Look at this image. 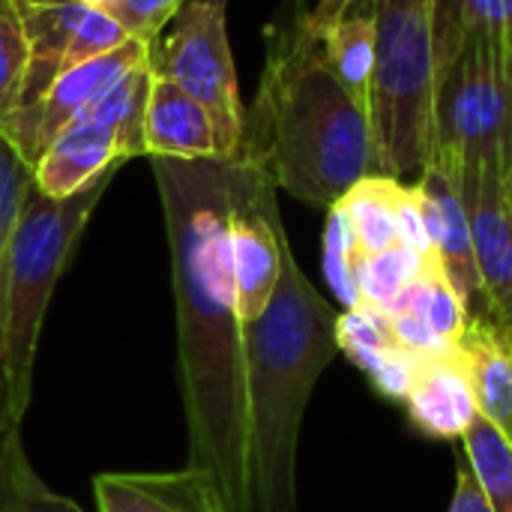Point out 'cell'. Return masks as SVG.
<instances>
[{
	"label": "cell",
	"instance_id": "6da1fadb",
	"mask_svg": "<svg viewBox=\"0 0 512 512\" xmlns=\"http://www.w3.org/2000/svg\"><path fill=\"white\" fill-rule=\"evenodd\" d=\"M177 303V378L189 468L225 512H252L246 348L231 276V159H153Z\"/></svg>",
	"mask_w": 512,
	"mask_h": 512
},
{
	"label": "cell",
	"instance_id": "7a4b0ae2",
	"mask_svg": "<svg viewBox=\"0 0 512 512\" xmlns=\"http://www.w3.org/2000/svg\"><path fill=\"white\" fill-rule=\"evenodd\" d=\"M234 156L324 210L384 174L372 114L324 66L303 0H282L267 27L264 72Z\"/></svg>",
	"mask_w": 512,
	"mask_h": 512
},
{
	"label": "cell",
	"instance_id": "3957f363",
	"mask_svg": "<svg viewBox=\"0 0 512 512\" xmlns=\"http://www.w3.org/2000/svg\"><path fill=\"white\" fill-rule=\"evenodd\" d=\"M336 321L285 243L279 285L261 318L243 327L252 512H297L300 429L318 378L339 354Z\"/></svg>",
	"mask_w": 512,
	"mask_h": 512
},
{
	"label": "cell",
	"instance_id": "277c9868",
	"mask_svg": "<svg viewBox=\"0 0 512 512\" xmlns=\"http://www.w3.org/2000/svg\"><path fill=\"white\" fill-rule=\"evenodd\" d=\"M117 171L120 165L105 171L102 177H96L90 186H84L69 198H48L36 186H30L24 198L21 219L9 249L3 351H0L3 408H6V423L15 432H21L30 408L39 336H42L51 294L66 264L72 261V252Z\"/></svg>",
	"mask_w": 512,
	"mask_h": 512
},
{
	"label": "cell",
	"instance_id": "5b68a950",
	"mask_svg": "<svg viewBox=\"0 0 512 512\" xmlns=\"http://www.w3.org/2000/svg\"><path fill=\"white\" fill-rule=\"evenodd\" d=\"M375 36L372 126L381 171L417 183L435 150V0H375Z\"/></svg>",
	"mask_w": 512,
	"mask_h": 512
},
{
	"label": "cell",
	"instance_id": "8992f818",
	"mask_svg": "<svg viewBox=\"0 0 512 512\" xmlns=\"http://www.w3.org/2000/svg\"><path fill=\"white\" fill-rule=\"evenodd\" d=\"M435 153L459 162L512 159V42L471 39L438 69Z\"/></svg>",
	"mask_w": 512,
	"mask_h": 512
},
{
	"label": "cell",
	"instance_id": "52a82bcc",
	"mask_svg": "<svg viewBox=\"0 0 512 512\" xmlns=\"http://www.w3.org/2000/svg\"><path fill=\"white\" fill-rule=\"evenodd\" d=\"M150 66L204 105L216 132L219 159H231L240 147L246 105L228 45L225 6L186 0L171 18L168 36L150 45Z\"/></svg>",
	"mask_w": 512,
	"mask_h": 512
},
{
	"label": "cell",
	"instance_id": "ba28073f",
	"mask_svg": "<svg viewBox=\"0 0 512 512\" xmlns=\"http://www.w3.org/2000/svg\"><path fill=\"white\" fill-rule=\"evenodd\" d=\"M285 243L288 234L273 180L261 168L231 156V276L243 327L267 309L279 285Z\"/></svg>",
	"mask_w": 512,
	"mask_h": 512
},
{
	"label": "cell",
	"instance_id": "9c48e42d",
	"mask_svg": "<svg viewBox=\"0 0 512 512\" xmlns=\"http://www.w3.org/2000/svg\"><path fill=\"white\" fill-rule=\"evenodd\" d=\"M150 45L153 42L132 36L120 48L63 72L36 105L12 114L0 129L15 144V150L30 165H36L42 159V153L48 150V144L69 123L81 120L129 69H135L138 63H144L150 57Z\"/></svg>",
	"mask_w": 512,
	"mask_h": 512
},
{
	"label": "cell",
	"instance_id": "30bf717a",
	"mask_svg": "<svg viewBox=\"0 0 512 512\" xmlns=\"http://www.w3.org/2000/svg\"><path fill=\"white\" fill-rule=\"evenodd\" d=\"M456 177L471 225L486 312L512 330V207L504 165L456 159Z\"/></svg>",
	"mask_w": 512,
	"mask_h": 512
},
{
	"label": "cell",
	"instance_id": "8fae6325",
	"mask_svg": "<svg viewBox=\"0 0 512 512\" xmlns=\"http://www.w3.org/2000/svg\"><path fill=\"white\" fill-rule=\"evenodd\" d=\"M414 189L423 207V219H426L438 264L444 267L447 279L465 300L468 315L486 312L471 225H468L465 201L459 192V177H456V159L447 153H435L429 165L423 168V174L417 177Z\"/></svg>",
	"mask_w": 512,
	"mask_h": 512
},
{
	"label": "cell",
	"instance_id": "7c38bea8",
	"mask_svg": "<svg viewBox=\"0 0 512 512\" xmlns=\"http://www.w3.org/2000/svg\"><path fill=\"white\" fill-rule=\"evenodd\" d=\"M453 354L468 378L477 411L512 441V330L489 312L468 315Z\"/></svg>",
	"mask_w": 512,
	"mask_h": 512
},
{
	"label": "cell",
	"instance_id": "4fadbf2b",
	"mask_svg": "<svg viewBox=\"0 0 512 512\" xmlns=\"http://www.w3.org/2000/svg\"><path fill=\"white\" fill-rule=\"evenodd\" d=\"M99 512H225L216 483L198 471L99 474L93 480Z\"/></svg>",
	"mask_w": 512,
	"mask_h": 512
},
{
	"label": "cell",
	"instance_id": "5bb4252c",
	"mask_svg": "<svg viewBox=\"0 0 512 512\" xmlns=\"http://www.w3.org/2000/svg\"><path fill=\"white\" fill-rule=\"evenodd\" d=\"M123 162L114 132L99 117L87 114L48 144L33 165V186L48 198H69Z\"/></svg>",
	"mask_w": 512,
	"mask_h": 512
},
{
	"label": "cell",
	"instance_id": "9a60e30c",
	"mask_svg": "<svg viewBox=\"0 0 512 512\" xmlns=\"http://www.w3.org/2000/svg\"><path fill=\"white\" fill-rule=\"evenodd\" d=\"M402 402L411 423L438 441H462L480 417L468 378L453 351L423 357Z\"/></svg>",
	"mask_w": 512,
	"mask_h": 512
},
{
	"label": "cell",
	"instance_id": "2e32d148",
	"mask_svg": "<svg viewBox=\"0 0 512 512\" xmlns=\"http://www.w3.org/2000/svg\"><path fill=\"white\" fill-rule=\"evenodd\" d=\"M87 9L90 3L84 0H18L30 54L18 111L36 105L51 90V84L69 69V51Z\"/></svg>",
	"mask_w": 512,
	"mask_h": 512
},
{
	"label": "cell",
	"instance_id": "e0dca14e",
	"mask_svg": "<svg viewBox=\"0 0 512 512\" xmlns=\"http://www.w3.org/2000/svg\"><path fill=\"white\" fill-rule=\"evenodd\" d=\"M144 156L156 159H219L210 114L171 78L153 72L147 117H144Z\"/></svg>",
	"mask_w": 512,
	"mask_h": 512
},
{
	"label": "cell",
	"instance_id": "ac0fdd59",
	"mask_svg": "<svg viewBox=\"0 0 512 512\" xmlns=\"http://www.w3.org/2000/svg\"><path fill=\"white\" fill-rule=\"evenodd\" d=\"M315 36L321 45L324 66L351 93V99L372 114V87H375V60H378L375 0L351 6L327 27H318Z\"/></svg>",
	"mask_w": 512,
	"mask_h": 512
},
{
	"label": "cell",
	"instance_id": "d6986e66",
	"mask_svg": "<svg viewBox=\"0 0 512 512\" xmlns=\"http://www.w3.org/2000/svg\"><path fill=\"white\" fill-rule=\"evenodd\" d=\"M408 183L375 174L360 180L333 207L345 216L360 255H378L402 243V204Z\"/></svg>",
	"mask_w": 512,
	"mask_h": 512
},
{
	"label": "cell",
	"instance_id": "ffe728a7",
	"mask_svg": "<svg viewBox=\"0 0 512 512\" xmlns=\"http://www.w3.org/2000/svg\"><path fill=\"white\" fill-rule=\"evenodd\" d=\"M387 312L411 315V318L423 321L447 345H453L468 324V306L459 297V291L453 288V282L447 279L438 258H432L423 267V273L396 297V303Z\"/></svg>",
	"mask_w": 512,
	"mask_h": 512
},
{
	"label": "cell",
	"instance_id": "44dd1931",
	"mask_svg": "<svg viewBox=\"0 0 512 512\" xmlns=\"http://www.w3.org/2000/svg\"><path fill=\"white\" fill-rule=\"evenodd\" d=\"M438 69L471 39L512 42V0H435Z\"/></svg>",
	"mask_w": 512,
	"mask_h": 512
},
{
	"label": "cell",
	"instance_id": "7402d4cb",
	"mask_svg": "<svg viewBox=\"0 0 512 512\" xmlns=\"http://www.w3.org/2000/svg\"><path fill=\"white\" fill-rule=\"evenodd\" d=\"M153 84V66L150 57L129 69L87 114L99 117L117 138V150L123 159L144 156V117H147V99ZM84 114V117H87Z\"/></svg>",
	"mask_w": 512,
	"mask_h": 512
},
{
	"label": "cell",
	"instance_id": "603a6c76",
	"mask_svg": "<svg viewBox=\"0 0 512 512\" xmlns=\"http://www.w3.org/2000/svg\"><path fill=\"white\" fill-rule=\"evenodd\" d=\"M33 186V165L15 150V144L0 129V351H3V315H6V279H9V249L21 219L24 198ZM0 435H15L6 423L3 381H0Z\"/></svg>",
	"mask_w": 512,
	"mask_h": 512
},
{
	"label": "cell",
	"instance_id": "cb8c5ba5",
	"mask_svg": "<svg viewBox=\"0 0 512 512\" xmlns=\"http://www.w3.org/2000/svg\"><path fill=\"white\" fill-rule=\"evenodd\" d=\"M429 261L432 258H423L405 243L378 255H360L354 267V306H372L387 312Z\"/></svg>",
	"mask_w": 512,
	"mask_h": 512
},
{
	"label": "cell",
	"instance_id": "d4e9b609",
	"mask_svg": "<svg viewBox=\"0 0 512 512\" xmlns=\"http://www.w3.org/2000/svg\"><path fill=\"white\" fill-rule=\"evenodd\" d=\"M462 453L492 512H512V441L483 417L462 438Z\"/></svg>",
	"mask_w": 512,
	"mask_h": 512
},
{
	"label": "cell",
	"instance_id": "484cf974",
	"mask_svg": "<svg viewBox=\"0 0 512 512\" xmlns=\"http://www.w3.org/2000/svg\"><path fill=\"white\" fill-rule=\"evenodd\" d=\"M336 342L339 351H345L348 360L369 378L393 351H399L390 315L372 306H351L348 312H342L336 321Z\"/></svg>",
	"mask_w": 512,
	"mask_h": 512
},
{
	"label": "cell",
	"instance_id": "4316f807",
	"mask_svg": "<svg viewBox=\"0 0 512 512\" xmlns=\"http://www.w3.org/2000/svg\"><path fill=\"white\" fill-rule=\"evenodd\" d=\"M27 36L18 0H0V126L18 111L27 75Z\"/></svg>",
	"mask_w": 512,
	"mask_h": 512
},
{
	"label": "cell",
	"instance_id": "83f0119b",
	"mask_svg": "<svg viewBox=\"0 0 512 512\" xmlns=\"http://www.w3.org/2000/svg\"><path fill=\"white\" fill-rule=\"evenodd\" d=\"M360 261V249L354 243V234L345 222V216L330 207L327 210V231H324V273L336 291V297H342L348 303V309L354 306V267Z\"/></svg>",
	"mask_w": 512,
	"mask_h": 512
},
{
	"label": "cell",
	"instance_id": "f1b7e54d",
	"mask_svg": "<svg viewBox=\"0 0 512 512\" xmlns=\"http://www.w3.org/2000/svg\"><path fill=\"white\" fill-rule=\"evenodd\" d=\"M186 0H108L102 9L135 39L156 42Z\"/></svg>",
	"mask_w": 512,
	"mask_h": 512
},
{
	"label": "cell",
	"instance_id": "f546056e",
	"mask_svg": "<svg viewBox=\"0 0 512 512\" xmlns=\"http://www.w3.org/2000/svg\"><path fill=\"white\" fill-rule=\"evenodd\" d=\"M33 474V465L27 462L21 432L0 435V512H15L18 495Z\"/></svg>",
	"mask_w": 512,
	"mask_h": 512
},
{
	"label": "cell",
	"instance_id": "4dcf8cb0",
	"mask_svg": "<svg viewBox=\"0 0 512 512\" xmlns=\"http://www.w3.org/2000/svg\"><path fill=\"white\" fill-rule=\"evenodd\" d=\"M15 512H84V510H81L72 498H66V495H60V492L48 489V486L39 480V474L33 471V474L27 477V483H24L21 495H18Z\"/></svg>",
	"mask_w": 512,
	"mask_h": 512
},
{
	"label": "cell",
	"instance_id": "1f68e13d",
	"mask_svg": "<svg viewBox=\"0 0 512 512\" xmlns=\"http://www.w3.org/2000/svg\"><path fill=\"white\" fill-rule=\"evenodd\" d=\"M447 512H492L465 456L459 459V468H456V492H453V501H450Z\"/></svg>",
	"mask_w": 512,
	"mask_h": 512
},
{
	"label": "cell",
	"instance_id": "d6a6232c",
	"mask_svg": "<svg viewBox=\"0 0 512 512\" xmlns=\"http://www.w3.org/2000/svg\"><path fill=\"white\" fill-rule=\"evenodd\" d=\"M357 3H369V0H318L312 9H309V24L318 30V27H327L330 21H336L342 12H348L351 6Z\"/></svg>",
	"mask_w": 512,
	"mask_h": 512
},
{
	"label": "cell",
	"instance_id": "836d02e7",
	"mask_svg": "<svg viewBox=\"0 0 512 512\" xmlns=\"http://www.w3.org/2000/svg\"><path fill=\"white\" fill-rule=\"evenodd\" d=\"M504 180H507V198H510V207H512V159H510V165H507V171H504Z\"/></svg>",
	"mask_w": 512,
	"mask_h": 512
},
{
	"label": "cell",
	"instance_id": "e575fe53",
	"mask_svg": "<svg viewBox=\"0 0 512 512\" xmlns=\"http://www.w3.org/2000/svg\"><path fill=\"white\" fill-rule=\"evenodd\" d=\"M84 3H90V6H99V9H102V6H105L108 0H84Z\"/></svg>",
	"mask_w": 512,
	"mask_h": 512
},
{
	"label": "cell",
	"instance_id": "d590c367",
	"mask_svg": "<svg viewBox=\"0 0 512 512\" xmlns=\"http://www.w3.org/2000/svg\"><path fill=\"white\" fill-rule=\"evenodd\" d=\"M213 3H222V6H225V3H228V0H213Z\"/></svg>",
	"mask_w": 512,
	"mask_h": 512
}]
</instances>
